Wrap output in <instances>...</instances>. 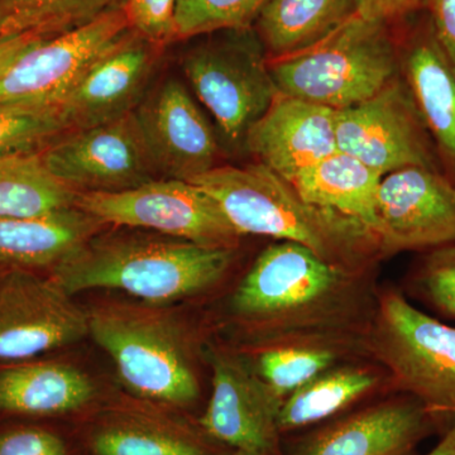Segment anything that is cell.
<instances>
[{"label": "cell", "instance_id": "cell-1", "mask_svg": "<svg viewBox=\"0 0 455 455\" xmlns=\"http://www.w3.org/2000/svg\"><path fill=\"white\" fill-rule=\"evenodd\" d=\"M363 278L305 245L280 241L257 257L236 287L233 313L274 346L339 339L357 331L370 309Z\"/></svg>", "mask_w": 455, "mask_h": 455}, {"label": "cell", "instance_id": "cell-2", "mask_svg": "<svg viewBox=\"0 0 455 455\" xmlns=\"http://www.w3.org/2000/svg\"><path fill=\"white\" fill-rule=\"evenodd\" d=\"M190 182L214 197L241 235L295 242L358 275L382 256L379 238L364 224L307 203L289 181L259 163L217 166Z\"/></svg>", "mask_w": 455, "mask_h": 455}, {"label": "cell", "instance_id": "cell-3", "mask_svg": "<svg viewBox=\"0 0 455 455\" xmlns=\"http://www.w3.org/2000/svg\"><path fill=\"white\" fill-rule=\"evenodd\" d=\"M235 250L212 248L175 238L147 235L94 236L53 268L66 292L121 290L164 304L211 289L227 274Z\"/></svg>", "mask_w": 455, "mask_h": 455}, {"label": "cell", "instance_id": "cell-4", "mask_svg": "<svg viewBox=\"0 0 455 455\" xmlns=\"http://www.w3.org/2000/svg\"><path fill=\"white\" fill-rule=\"evenodd\" d=\"M400 68L388 23L357 14L309 49L269 60L281 94L333 110L372 98L398 76Z\"/></svg>", "mask_w": 455, "mask_h": 455}, {"label": "cell", "instance_id": "cell-5", "mask_svg": "<svg viewBox=\"0 0 455 455\" xmlns=\"http://www.w3.org/2000/svg\"><path fill=\"white\" fill-rule=\"evenodd\" d=\"M88 316L89 334L113 359L132 392L178 406L199 396L187 339L170 316L119 304L95 307Z\"/></svg>", "mask_w": 455, "mask_h": 455}, {"label": "cell", "instance_id": "cell-6", "mask_svg": "<svg viewBox=\"0 0 455 455\" xmlns=\"http://www.w3.org/2000/svg\"><path fill=\"white\" fill-rule=\"evenodd\" d=\"M364 343L395 388L435 418H455V328L387 291L377 298Z\"/></svg>", "mask_w": 455, "mask_h": 455}, {"label": "cell", "instance_id": "cell-7", "mask_svg": "<svg viewBox=\"0 0 455 455\" xmlns=\"http://www.w3.org/2000/svg\"><path fill=\"white\" fill-rule=\"evenodd\" d=\"M208 36L185 53L182 68L224 143L244 148L248 132L280 94L268 55L254 27Z\"/></svg>", "mask_w": 455, "mask_h": 455}, {"label": "cell", "instance_id": "cell-8", "mask_svg": "<svg viewBox=\"0 0 455 455\" xmlns=\"http://www.w3.org/2000/svg\"><path fill=\"white\" fill-rule=\"evenodd\" d=\"M75 205L110 226L152 230L205 247L235 250L241 235L204 188L156 179L119 193H79Z\"/></svg>", "mask_w": 455, "mask_h": 455}, {"label": "cell", "instance_id": "cell-9", "mask_svg": "<svg viewBox=\"0 0 455 455\" xmlns=\"http://www.w3.org/2000/svg\"><path fill=\"white\" fill-rule=\"evenodd\" d=\"M131 31L123 4L88 25L33 42L0 73V104L59 107L89 68Z\"/></svg>", "mask_w": 455, "mask_h": 455}, {"label": "cell", "instance_id": "cell-10", "mask_svg": "<svg viewBox=\"0 0 455 455\" xmlns=\"http://www.w3.org/2000/svg\"><path fill=\"white\" fill-rule=\"evenodd\" d=\"M335 133L338 151L382 176L411 166L438 169L435 146L400 76L372 98L335 110Z\"/></svg>", "mask_w": 455, "mask_h": 455}, {"label": "cell", "instance_id": "cell-11", "mask_svg": "<svg viewBox=\"0 0 455 455\" xmlns=\"http://www.w3.org/2000/svg\"><path fill=\"white\" fill-rule=\"evenodd\" d=\"M41 157L55 178L77 193H119L158 175L134 112L107 124L66 132Z\"/></svg>", "mask_w": 455, "mask_h": 455}, {"label": "cell", "instance_id": "cell-12", "mask_svg": "<svg viewBox=\"0 0 455 455\" xmlns=\"http://www.w3.org/2000/svg\"><path fill=\"white\" fill-rule=\"evenodd\" d=\"M377 217L382 256L455 244V184L438 169L394 171L379 185Z\"/></svg>", "mask_w": 455, "mask_h": 455}, {"label": "cell", "instance_id": "cell-13", "mask_svg": "<svg viewBox=\"0 0 455 455\" xmlns=\"http://www.w3.org/2000/svg\"><path fill=\"white\" fill-rule=\"evenodd\" d=\"M53 278L17 268L0 283V361L36 357L89 334V316Z\"/></svg>", "mask_w": 455, "mask_h": 455}, {"label": "cell", "instance_id": "cell-14", "mask_svg": "<svg viewBox=\"0 0 455 455\" xmlns=\"http://www.w3.org/2000/svg\"><path fill=\"white\" fill-rule=\"evenodd\" d=\"M134 116L164 178L193 181L217 167L215 132L179 80L167 79L147 92Z\"/></svg>", "mask_w": 455, "mask_h": 455}, {"label": "cell", "instance_id": "cell-15", "mask_svg": "<svg viewBox=\"0 0 455 455\" xmlns=\"http://www.w3.org/2000/svg\"><path fill=\"white\" fill-rule=\"evenodd\" d=\"M161 49L132 29L57 107L66 132L107 124L133 113L145 98Z\"/></svg>", "mask_w": 455, "mask_h": 455}, {"label": "cell", "instance_id": "cell-16", "mask_svg": "<svg viewBox=\"0 0 455 455\" xmlns=\"http://www.w3.org/2000/svg\"><path fill=\"white\" fill-rule=\"evenodd\" d=\"M212 367V396L200 421L204 430L236 451L271 453L283 401L241 359L215 355Z\"/></svg>", "mask_w": 455, "mask_h": 455}, {"label": "cell", "instance_id": "cell-17", "mask_svg": "<svg viewBox=\"0 0 455 455\" xmlns=\"http://www.w3.org/2000/svg\"><path fill=\"white\" fill-rule=\"evenodd\" d=\"M244 149L290 182L338 151L335 110L280 92L248 132Z\"/></svg>", "mask_w": 455, "mask_h": 455}, {"label": "cell", "instance_id": "cell-18", "mask_svg": "<svg viewBox=\"0 0 455 455\" xmlns=\"http://www.w3.org/2000/svg\"><path fill=\"white\" fill-rule=\"evenodd\" d=\"M435 420L414 397L388 400L317 431L295 455H410Z\"/></svg>", "mask_w": 455, "mask_h": 455}, {"label": "cell", "instance_id": "cell-19", "mask_svg": "<svg viewBox=\"0 0 455 455\" xmlns=\"http://www.w3.org/2000/svg\"><path fill=\"white\" fill-rule=\"evenodd\" d=\"M400 65L436 154L455 170V64L429 16L410 32Z\"/></svg>", "mask_w": 455, "mask_h": 455}, {"label": "cell", "instance_id": "cell-20", "mask_svg": "<svg viewBox=\"0 0 455 455\" xmlns=\"http://www.w3.org/2000/svg\"><path fill=\"white\" fill-rule=\"evenodd\" d=\"M104 226L76 205L36 217H0V262L20 269L55 268Z\"/></svg>", "mask_w": 455, "mask_h": 455}, {"label": "cell", "instance_id": "cell-21", "mask_svg": "<svg viewBox=\"0 0 455 455\" xmlns=\"http://www.w3.org/2000/svg\"><path fill=\"white\" fill-rule=\"evenodd\" d=\"M95 386L82 371L59 362L14 364L0 370V411L47 416L90 403Z\"/></svg>", "mask_w": 455, "mask_h": 455}, {"label": "cell", "instance_id": "cell-22", "mask_svg": "<svg viewBox=\"0 0 455 455\" xmlns=\"http://www.w3.org/2000/svg\"><path fill=\"white\" fill-rule=\"evenodd\" d=\"M383 176L337 151L290 181L302 199L361 221L377 235V196Z\"/></svg>", "mask_w": 455, "mask_h": 455}, {"label": "cell", "instance_id": "cell-23", "mask_svg": "<svg viewBox=\"0 0 455 455\" xmlns=\"http://www.w3.org/2000/svg\"><path fill=\"white\" fill-rule=\"evenodd\" d=\"M357 14V0H268L254 22L269 60L309 49Z\"/></svg>", "mask_w": 455, "mask_h": 455}, {"label": "cell", "instance_id": "cell-24", "mask_svg": "<svg viewBox=\"0 0 455 455\" xmlns=\"http://www.w3.org/2000/svg\"><path fill=\"white\" fill-rule=\"evenodd\" d=\"M367 367H333L284 398L278 429L293 430L320 423L352 405L379 385Z\"/></svg>", "mask_w": 455, "mask_h": 455}, {"label": "cell", "instance_id": "cell-25", "mask_svg": "<svg viewBox=\"0 0 455 455\" xmlns=\"http://www.w3.org/2000/svg\"><path fill=\"white\" fill-rule=\"evenodd\" d=\"M77 196L50 172L41 152L0 157V217H36L73 208Z\"/></svg>", "mask_w": 455, "mask_h": 455}, {"label": "cell", "instance_id": "cell-26", "mask_svg": "<svg viewBox=\"0 0 455 455\" xmlns=\"http://www.w3.org/2000/svg\"><path fill=\"white\" fill-rule=\"evenodd\" d=\"M118 0H0V37L52 36L88 25Z\"/></svg>", "mask_w": 455, "mask_h": 455}, {"label": "cell", "instance_id": "cell-27", "mask_svg": "<svg viewBox=\"0 0 455 455\" xmlns=\"http://www.w3.org/2000/svg\"><path fill=\"white\" fill-rule=\"evenodd\" d=\"M337 350L310 343L268 347L259 357L257 374L281 401L331 370Z\"/></svg>", "mask_w": 455, "mask_h": 455}, {"label": "cell", "instance_id": "cell-28", "mask_svg": "<svg viewBox=\"0 0 455 455\" xmlns=\"http://www.w3.org/2000/svg\"><path fill=\"white\" fill-rule=\"evenodd\" d=\"M65 133L57 108L0 104V157L44 151Z\"/></svg>", "mask_w": 455, "mask_h": 455}, {"label": "cell", "instance_id": "cell-29", "mask_svg": "<svg viewBox=\"0 0 455 455\" xmlns=\"http://www.w3.org/2000/svg\"><path fill=\"white\" fill-rule=\"evenodd\" d=\"M95 455H206L197 443L160 427L119 423L92 438Z\"/></svg>", "mask_w": 455, "mask_h": 455}, {"label": "cell", "instance_id": "cell-30", "mask_svg": "<svg viewBox=\"0 0 455 455\" xmlns=\"http://www.w3.org/2000/svg\"><path fill=\"white\" fill-rule=\"evenodd\" d=\"M268 0H178V38L253 27Z\"/></svg>", "mask_w": 455, "mask_h": 455}, {"label": "cell", "instance_id": "cell-31", "mask_svg": "<svg viewBox=\"0 0 455 455\" xmlns=\"http://www.w3.org/2000/svg\"><path fill=\"white\" fill-rule=\"evenodd\" d=\"M412 284L430 307L455 319V244L430 251L421 260Z\"/></svg>", "mask_w": 455, "mask_h": 455}, {"label": "cell", "instance_id": "cell-32", "mask_svg": "<svg viewBox=\"0 0 455 455\" xmlns=\"http://www.w3.org/2000/svg\"><path fill=\"white\" fill-rule=\"evenodd\" d=\"M176 7L178 0H127L124 3L132 29L160 47L179 40Z\"/></svg>", "mask_w": 455, "mask_h": 455}, {"label": "cell", "instance_id": "cell-33", "mask_svg": "<svg viewBox=\"0 0 455 455\" xmlns=\"http://www.w3.org/2000/svg\"><path fill=\"white\" fill-rule=\"evenodd\" d=\"M0 455H66V448L50 431L20 427L0 434Z\"/></svg>", "mask_w": 455, "mask_h": 455}, {"label": "cell", "instance_id": "cell-34", "mask_svg": "<svg viewBox=\"0 0 455 455\" xmlns=\"http://www.w3.org/2000/svg\"><path fill=\"white\" fill-rule=\"evenodd\" d=\"M429 0H357V16L374 22L388 23L427 8Z\"/></svg>", "mask_w": 455, "mask_h": 455}, {"label": "cell", "instance_id": "cell-35", "mask_svg": "<svg viewBox=\"0 0 455 455\" xmlns=\"http://www.w3.org/2000/svg\"><path fill=\"white\" fill-rule=\"evenodd\" d=\"M427 9L436 37L455 64V0H429Z\"/></svg>", "mask_w": 455, "mask_h": 455}, {"label": "cell", "instance_id": "cell-36", "mask_svg": "<svg viewBox=\"0 0 455 455\" xmlns=\"http://www.w3.org/2000/svg\"><path fill=\"white\" fill-rule=\"evenodd\" d=\"M42 37H47V36L27 33V35L0 37V73H2L22 51H25L27 47L31 46L33 42L40 40Z\"/></svg>", "mask_w": 455, "mask_h": 455}, {"label": "cell", "instance_id": "cell-37", "mask_svg": "<svg viewBox=\"0 0 455 455\" xmlns=\"http://www.w3.org/2000/svg\"><path fill=\"white\" fill-rule=\"evenodd\" d=\"M427 455H455V424L449 427L444 438Z\"/></svg>", "mask_w": 455, "mask_h": 455}, {"label": "cell", "instance_id": "cell-38", "mask_svg": "<svg viewBox=\"0 0 455 455\" xmlns=\"http://www.w3.org/2000/svg\"><path fill=\"white\" fill-rule=\"evenodd\" d=\"M233 455H256V454L247 453V451H236L235 453Z\"/></svg>", "mask_w": 455, "mask_h": 455}]
</instances>
